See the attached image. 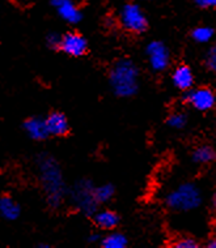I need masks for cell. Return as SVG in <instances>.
Here are the masks:
<instances>
[{"label":"cell","instance_id":"cell-1","mask_svg":"<svg viewBox=\"0 0 216 248\" xmlns=\"http://www.w3.org/2000/svg\"><path fill=\"white\" fill-rule=\"evenodd\" d=\"M38 176L42 188L46 193L49 204L58 208L65 199V179L58 162L49 154H42L37 159Z\"/></svg>","mask_w":216,"mask_h":248},{"label":"cell","instance_id":"cell-2","mask_svg":"<svg viewBox=\"0 0 216 248\" xmlns=\"http://www.w3.org/2000/svg\"><path fill=\"white\" fill-rule=\"evenodd\" d=\"M109 82L117 97L130 98L139 90V68L133 60H118L110 69Z\"/></svg>","mask_w":216,"mask_h":248},{"label":"cell","instance_id":"cell-3","mask_svg":"<svg viewBox=\"0 0 216 248\" xmlns=\"http://www.w3.org/2000/svg\"><path fill=\"white\" fill-rule=\"evenodd\" d=\"M202 192L194 183H183L166 196V205L176 212H190L202 204Z\"/></svg>","mask_w":216,"mask_h":248},{"label":"cell","instance_id":"cell-4","mask_svg":"<svg viewBox=\"0 0 216 248\" xmlns=\"http://www.w3.org/2000/svg\"><path fill=\"white\" fill-rule=\"evenodd\" d=\"M93 191H95V187L89 180H82L75 184V187L71 189V193H69L72 204L88 216L95 214L99 205Z\"/></svg>","mask_w":216,"mask_h":248},{"label":"cell","instance_id":"cell-5","mask_svg":"<svg viewBox=\"0 0 216 248\" xmlns=\"http://www.w3.org/2000/svg\"><path fill=\"white\" fill-rule=\"evenodd\" d=\"M119 21L123 29L131 33H143L148 28L146 15L136 3H126L119 12Z\"/></svg>","mask_w":216,"mask_h":248},{"label":"cell","instance_id":"cell-6","mask_svg":"<svg viewBox=\"0 0 216 248\" xmlns=\"http://www.w3.org/2000/svg\"><path fill=\"white\" fill-rule=\"evenodd\" d=\"M146 54H147L150 65L155 72H163L168 68L170 63V52L165 43L160 41H152L146 47Z\"/></svg>","mask_w":216,"mask_h":248},{"label":"cell","instance_id":"cell-7","mask_svg":"<svg viewBox=\"0 0 216 248\" xmlns=\"http://www.w3.org/2000/svg\"><path fill=\"white\" fill-rule=\"evenodd\" d=\"M186 101L198 111H208L215 106V93L208 88L186 90Z\"/></svg>","mask_w":216,"mask_h":248},{"label":"cell","instance_id":"cell-8","mask_svg":"<svg viewBox=\"0 0 216 248\" xmlns=\"http://www.w3.org/2000/svg\"><path fill=\"white\" fill-rule=\"evenodd\" d=\"M59 48L69 56H83L88 50V42L86 39L79 33H67L62 35Z\"/></svg>","mask_w":216,"mask_h":248},{"label":"cell","instance_id":"cell-9","mask_svg":"<svg viewBox=\"0 0 216 248\" xmlns=\"http://www.w3.org/2000/svg\"><path fill=\"white\" fill-rule=\"evenodd\" d=\"M51 5L56 9L58 15L68 24H79L82 21V11L72 0H51Z\"/></svg>","mask_w":216,"mask_h":248},{"label":"cell","instance_id":"cell-10","mask_svg":"<svg viewBox=\"0 0 216 248\" xmlns=\"http://www.w3.org/2000/svg\"><path fill=\"white\" fill-rule=\"evenodd\" d=\"M24 129L28 133V136L35 140V141H42V140H46L50 136L46 122L42 118H38V116L29 118L26 120L24 123Z\"/></svg>","mask_w":216,"mask_h":248},{"label":"cell","instance_id":"cell-11","mask_svg":"<svg viewBox=\"0 0 216 248\" xmlns=\"http://www.w3.org/2000/svg\"><path fill=\"white\" fill-rule=\"evenodd\" d=\"M173 85L180 90H189L194 85V73L189 65L181 64L173 71L172 75Z\"/></svg>","mask_w":216,"mask_h":248},{"label":"cell","instance_id":"cell-12","mask_svg":"<svg viewBox=\"0 0 216 248\" xmlns=\"http://www.w3.org/2000/svg\"><path fill=\"white\" fill-rule=\"evenodd\" d=\"M45 122H46V125H48L49 135H52V136H65V135L68 133V119L62 112H51L45 119Z\"/></svg>","mask_w":216,"mask_h":248},{"label":"cell","instance_id":"cell-13","mask_svg":"<svg viewBox=\"0 0 216 248\" xmlns=\"http://www.w3.org/2000/svg\"><path fill=\"white\" fill-rule=\"evenodd\" d=\"M20 205L11 196L0 197V217L7 221H15L20 216Z\"/></svg>","mask_w":216,"mask_h":248},{"label":"cell","instance_id":"cell-14","mask_svg":"<svg viewBox=\"0 0 216 248\" xmlns=\"http://www.w3.org/2000/svg\"><path fill=\"white\" fill-rule=\"evenodd\" d=\"M95 223L100 229L102 230H112L114 227H117L119 218L118 216L112 210H96L95 214Z\"/></svg>","mask_w":216,"mask_h":248},{"label":"cell","instance_id":"cell-15","mask_svg":"<svg viewBox=\"0 0 216 248\" xmlns=\"http://www.w3.org/2000/svg\"><path fill=\"white\" fill-rule=\"evenodd\" d=\"M215 159V150L210 145H200L193 152V161L195 163H210Z\"/></svg>","mask_w":216,"mask_h":248},{"label":"cell","instance_id":"cell-16","mask_svg":"<svg viewBox=\"0 0 216 248\" xmlns=\"http://www.w3.org/2000/svg\"><path fill=\"white\" fill-rule=\"evenodd\" d=\"M101 246L104 248H126L127 239L121 232H112L101 240Z\"/></svg>","mask_w":216,"mask_h":248},{"label":"cell","instance_id":"cell-17","mask_svg":"<svg viewBox=\"0 0 216 248\" xmlns=\"http://www.w3.org/2000/svg\"><path fill=\"white\" fill-rule=\"evenodd\" d=\"M93 193H95L96 200H97L99 204H101V202H108V201L112 200L113 197H114V195H116V188H114L113 184L106 183L102 184V186H100L97 188H95Z\"/></svg>","mask_w":216,"mask_h":248},{"label":"cell","instance_id":"cell-18","mask_svg":"<svg viewBox=\"0 0 216 248\" xmlns=\"http://www.w3.org/2000/svg\"><path fill=\"white\" fill-rule=\"evenodd\" d=\"M214 34H215V31L211 26H198L193 30L191 38L198 43H208L214 38Z\"/></svg>","mask_w":216,"mask_h":248},{"label":"cell","instance_id":"cell-19","mask_svg":"<svg viewBox=\"0 0 216 248\" xmlns=\"http://www.w3.org/2000/svg\"><path fill=\"white\" fill-rule=\"evenodd\" d=\"M166 123L172 128L182 129L187 124V116L183 112H173L172 115H169Z\"/></svg>","mask_w":216,"mask_h":248},{"label":"cell","instance_id":"cell-20","mask_svg":"<svg viewBox=\"0 0 216 248\" xmlns=\"http://www.w3.org/2000/svg\"><path fill=\"white\" fill-rule=\"evenodd\" d=\"M204 63H206V67H207L210 71H215L216 69V48L211 47L208 50L207 55H206V59H204Z\"/></svg>","mask_w":216,"mask_h":248},{"label":"cell","instance_id":"cell-21","mask_svg":"<svg viewBox=\"0 0 216 248\" xmlns=\"http://www.w3.org/2000/svg\"><path fill=\"white\" fill-rule=\"evenodd\" d=\"M174 247L177 248H197L198 247V242L193 238H182L176 243Z\"/></svg>","mask_w":216,"mask_h":248},{"label":"cell","instance_id":"cell-22","mask_svg":"<svg viewBox=\"0 0 216 248\" xmlns=\"http://www.w3.org/2000/svg\"><path fill=\"white\" fill-rule=\"evenodd\" d=\"M61 35L56 34V33H50V34L46 37V43L51 48H59V43H61Z\"/></svg>","mask_w":216,"mask_h":248},{"label":"cell","instance_id":"cell-23","mask_svg":"<svg viewBox=\"0 0 216 248\" xmlns=\"http://www.w3.org/2000/svg\"><path fill=\"white\" fill-rule=\"evenodd\" d=\"M194 3L198 5L199 8H214L216 5V0H194Z\"/></svg>","mask_w":216,"mask_h":248},{"label":"cell","instance_id":"cell-24","mask_svg":"<svg viewBox=\"0 0 216 248\" xmlns=\"http://www.w3.org/2000/svg\"><path fill=\"white\" fill-rule=\"evenodd\" d=\"M88 240H89L91 243H96L97 240H100V235L99 234H91L89 238H88Z\"/></svg>","mask_w":216,"mask_h":248},{"label":"cell","instance_id":"cell-25","mask_svg":"<svg viewBox=\"0 0 216 248\" xmlns=\"http://www.w3.org/2000/svg\"><path fill=\"white\" fill-rule=\"evenodd\" d=\"M207 247H208V248H215V247H216V240H215V238H212L211 240H208Z\"/></svg>","mask_w":216,"mask_h":248},{"label":"cell","instance_id":"cell-26","mask_svg":"<svg viewBox=\"0 0 216 248\" xmlns=\"http://www.w3.org/2000/svg\"><path fill=\"white\" fill-rule=\"evenodd\" d=\"M148 1H151V0H148Z\"/></svg>","mask_w":216,"mask_h":248}]
</instances>
